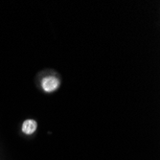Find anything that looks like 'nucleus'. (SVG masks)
<instances>
[{
    "label": "nucleus",
    "instance_id": "1",
    "mask_svg": "<svg viewBox=\"0 0 160 160\" xmlns=\"http://www.w3.org/2000/svg\"><path fill=\"white\" fill-rule=\"evenodd\" d=\"M60 83V80L55 76H47L42 80L41 86L46 92H53L59 88Z\"/></svg>",
    "mask_w": 160,
    "mask_h": 160
},
{
    "label": "nucleus",
    "instance_id": "2",
    "mask_svg": "<svg viewBox=\"0 0 160 160\" xmlns=\"http://www.w3.org/2000/svg\"><path fill=\"white\" fill-rule=\"evenodd\" d=\"M38 128V123L37 121L33 120V119H27L23 122L22 124V132L25 134L30 135L32 133H34Z\"/></svg>",
    "mask_w": 160,
    "mask_h": 160
}]
</instances>
